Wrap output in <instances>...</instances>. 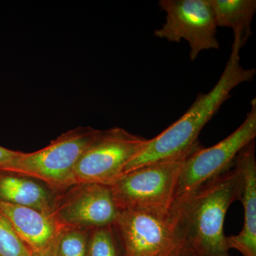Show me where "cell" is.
Returning <instances> with one entry per match:
<instances>
[{
	"mask_svg": "<svg viewBox=\"0 0 256 256\" xmlns=\"http://www.w3.org/2000/svg\"><path fill=\"white\" fill-rule=\"evenodd\" d=\"M242 174L233 168L173 201L170 214L184 246L196 256H230L224 226L229 206L240 200Z\"/></svg>",
	"mask_w": 256,
	"mask_h": 256,
	"instance_id": "obj_1",
	"label": "cell"
},
{
	"mask_svg": "<svg viewBox=\"0 0 256 256\" xmlns=\"http://www.w3.org/2000/svg\"><path fill=\"white\" fill-rule=\"evenodd\" d=\"M240 50L238 46L232 45L228 62L215 86L207 94H198L190 109L178 121L156 138L148 140L144 149L128 163L122 174L143 165L186 156L200 146L198 137L202 129L222 104L230 98L232 90L255 76V69H246L240 66Z\"/></svg>",
	"mask_w": 256,
	"mask_h": 256,
	"instance_id": "obj_2",
	"label": "cell"
},
{
	"mask_svg": "<svg viewBox=\"0 0 256 256\" xmlns=\"http://www.w3.org/2000/svg\"><path fill=\"white\" fill-rule=\"evenodd\" d=\"M98 131L92 127L70 130L43 149L30 153L21 152L4 172L33 178L54 192L62 191L70 185L77 162Z\"/></svg>",
	"mask_w": 256,
	"mask_h": 256,
	"instance_id": "obj_3",
	"label": "cell"
},
{
	"mask_svg": "<svg viewBox=\"0 0 256 256\" xmlns=\"http://www.w3.org/2000/svg\"><path fill=\"white\" fill-rule=\"evenodd\" d=\"M196 149L176 159L143 165L120 175L110 185L119 210H169L184 164Z\"/></svg>",
	"mask_w": 256,
	"mask_h": 256,
	"instance_id": "obj_4",
	"label": "cell"
},
{
	"mask_svg": "<svg viewBox=\"0 0 256 256\" xmlns=\"http://www.w3.org/2000/svg\"><path fill=\"white\" fill-rule=\"evenodd\" d=\"M148 141L124 128L99 130L77 162L69 186L78 183L110 186L144 149Z\"/></svg>",
	"mask_w": 256,
	"mask_h": 256,
	"instance_id": "obj_5",
	"label": "cell"
},
{
	"mask_svg": "<svg viewBox=\"0 0 256 256\" xmlns=\"http://www.w3.org/2000/svg\"><path fill=\"white\" fill-rule=\"evenodd\" d=\"M114 226L122 256H173L183 247L170 210H120Z\"/></svg>",
	"mask_w": 256,
	"mask_h": 256,
	"instance_id": "obj_6",
	"label": "cell"
},
{
	"mask_svg": "<svg viewBox=\"0 0 256 256\" xmlns=\"http://www.w3.org/2000/svg\"><path fill=\"white\" fill-rule=\"evenodd\" d=\"M256 137V100L254 98L245 120L233 133L210 148L198 146L188 156L176 182L174 200L233 168L238 153L255 140Z\"/></svg>",
	"mask_w": 256,
	"mask_h": 256,
	"instance_id": "obj_7",
	"label": "cell"
},
{
	"mask_svg": "<svg viewBox=\"0 0 256 256\" xmlns=\"http://www.w3.org/2000/svg\"><path fill=\"white\" fill-rule=\"evenodd\" d=\"M50 215L63 228L92 229L114 225L119 210L110 186L74 184L54 192Z\"/></svg>",
	"mask_w": 256,
	"mask_h": 256,
	"instance_id": "obj_8",
	"label": "cell"
},
{
	"mask_svg": "<svg viewBox=\"0 0 256 256\" xmlns=\"http://www.w3.org/2000/svg\"><path fill=\"white\" fill-rule=\"evenodd\" d=\"M166 22L154 30L156 36L170 42H188L190 57L194 60L204 50H218L216 24L208 0H161Z\"/></svg>",
	"mask_w": 256,
	"mask_h": 256,
	"instance_id": "obj_9",
	"label": "cell"
},
{
	"mask_svg": "<svg viewBox=\"0 0 256 256\" xmlns=\"http://www.w3.org/2000/svg\"><path fill=\"white\" fill-rule=\"evenodd\" d=\"M0 212L34 256H55L63 228L50 214L0 202Z\"/></svg>",
	"mask_w": 256,
	"mask_h": 256,
	"instance_id": "obj_10",
	"label": "cell"
},
{
	"mask_svg": "<svg viewBox=\"0 0 256 256\" xmlns=\"http://www.w3.org/2000/svg\"><path fill=\"white\" fill-rule=\"evenodd\" d=\"M255 140L238 153L235 164L242 174L240 200L244 208V224L236 236L226 237L229 250L235 249L244 256H256V161Z\"/></svg>",
	"mask_w": 256,
	"mask_h": 256,
	"instance_id": "obj_11",
	"label": "cell"
},
{
	"mask_svg": "<svg viewBox=\"0 0 256 256\" xmlns=\"http://www.w3.org/2000/svg\"><path fill=\"white\" fill-rule=\"evenodd\" d=\"M54 197V192L40 182L0 171V202L31 207L50 214Z\"/></svg>",
	"mask_w": 256,
	"mask_h": 256,
	"instance_id": "obj_12",
	"label": "cell"
},
{
	"mask_svg": "<svg viewBox=\"0 0 256 256\" xmlns=\"http://www.w3.org/2000/svg\"><path fill=\"white\" fill-rule=\"evenodd\" d=\"M217 28L233 30V44L240 48L252 36V18L256 11V0H208Z\"/></svg>",
	"mask_w": 256,
	"mask_h": 256,
	"instance_id": "obj_13",
	"label": "cell"
},
{
	"mask_svg": "<svg viewBox=\"0 0 256 256\" xmlns=\"http://www.w3.org/2000/svg\"><path fill=\"white\" fill-rule=\"evenodd\" d=\"M88 256H122V249L114 225L92 229Z\"/></svg>",
	"mask_w": 256,
	"mask_h": 256,
	"instance_id": "obj_14",
	"label": "cell"
},
{
	"mask_svg": "<svg viewBox=\"0 0 256 256\" xmlns=\"http://www.w3.org/2000/svg\"><path fill=\"white\" fill-rule=\"evenodd\" d=\"M90 230L64 228L58 238L55 256H88Z\"/></svg>",
	"mask_w": 256,
	"mask_h": 256,
	"instance_id": "obj_15",
	"label": "cell"
},
{
	"mask_svg": "<svg viewBox=\"0 0 256 256\" xmlns=\"http://www.w3.org/2000/svg\"><path fill=\"white\" fill-rule=\"evenodd\" d=\"M0 256H34L0 212Z\"/></svg>",
	"mask_w": 256,
	"mask_h": 256,
	"instance_id": "obj_16",
	"label": "cell"
},
{
	"mask_svg": "<svg viewBox=\"0 0 256 256\" xmlns=\"http://www.w3.org/2000/svg\"><path fill=\"white\" fill-rule=\"evenodd\" d=\"M21 151L12 150L0 146V171H5L14 162Z\"/></svg>",
	"mask_w": 256,
	"mask_h": 256,
	"instance_id": "obj_17",
	"label": "cell"
},
{
	"mask_svg": "<svg viewBox=\"0 0 256 256\" xmlns=\"http://www.w3.org/2000/svg\"><path fill=\"white\" fill-rule=\"evenodd\" d=\"M196 256L192 252L190 249L184 246L180 249V250L174 256Z\"/></svg>",
	"mask_w": 256,
	"mask_h": 256,
	"instance_id": "obj_18",
	"label": "cell"
}]
</instances>
